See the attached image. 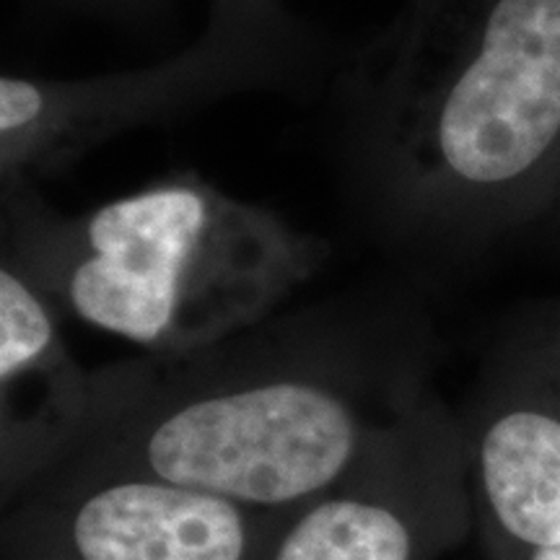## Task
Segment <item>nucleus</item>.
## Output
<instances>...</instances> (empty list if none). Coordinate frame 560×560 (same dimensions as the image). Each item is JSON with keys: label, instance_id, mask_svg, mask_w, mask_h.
<instances>
[{"label": "nucleus", "instance_id": "6e6552de", "mask_svg": "<svg viewBox=\"0 0 560 560\" xmlns=\"http://www.w3.org/2000/svg\"><path fill=\"white\" fill-rule=\"evenodd\" d=\"M503 350L560 389V304L520 327Z\"/></svg>", "mask_w": 560, "mask_h": 560}, {"label": "nucleus", "instance_id": "0eeeda50", "mask_svg": "<svg viewBox=\"0 0 560 560\" xmlns=\"http://www.w3.org/2000/svg\"><path fill=\"white\" fill-rule=\"evenodd\" d=\"M490 558L560 545V389L506 350L459 412Z\"/></svg>", "mask_w": 560, "mask_h": 560}, {"label": "nucleus", "instance_id": "7ed1b4c3", "mask_svg": "<svg viewBox=\"0 0 560 560\" xmlns=\"http://www.w3.org/2000/svg\"><path fill=\"white\" fill-rule=\"evenodd\" d=\"M285 50L242 32H213L190 52L159 66L89 79L5 73L0 79V179L34 185L128 130L260 89L301 83Z\"/></svg>", "mask_w": 560, "mask_h": 560}, {"label": "nucleus", "instance_id": "1a4fd4ad", "mask_svg": "<svg viewBox=\"0 0 560 560\" xmlns=\"http://www.w3.org/2000/svg\"><path fill=\"white\" fill-rule=\"evenodd\" d=\"M490 560H560V545L558 548H535V550H520L509 552V556H499Z\"/></svg>", "mask_w": 560, "mask_h": 560}, {"label": "nucleus", "instance_id": "39448f33", "mask_svg": "<svg viewBox=\"0 0 560 560\" xmlns=\"http://www.w3.org/2000/svg\"><path fill=\"white\" fill-rule=\"evenodd\" d=\"M285 516L151 478L39 486L3 509L0 560H265Z\"/></svg>", "mask_w": 560, "mask_h": 560}, {"label": "nucleus", "instance_id": "f03ea898", "mask_svg": "<svg viewBox=\"0 0 560 560\" xmlns=\"http://www.w3.org/2000/svg\"><path fill=\"white\" fill-rule=\"evenodd\" d=\"M317 236L195 174L81 215L3 190V260L58 312L179 359L262 325L325 262Z\"/></svg>", "mask_w": 560, "mask_h": 560}, {"label": "nucleus", "instance_id": "f257e3e1", "mask_svg": "<svg viewBox=\"0 0 560 560\" xmlns=\"http://www.w3.org/2000/svg\"><path fill=\"white\" fill-rule=\"evenodd\" d=\"M149 359L128 400L32 488L151 478L285 516L433 395L429 327L392 304L319 306Z\"/></svg>", "mask_w": 560, "mask_h": 560}, {"label": "nucleus", "instance_id": "20e7f679", "mask_svg": "<svg viewBox=\"0 0 560 560\" xmlns=\"http://www.w3.org/2000/svg\"><path fill=\"white\" fill-rule=\"evenodd\" d=\"M472 524L465 429L433 392L346 480L285 516L265 560H441Z\"/></svg>", "mask_w": 560, "mask_h": 560}, {"label": "nucleus", "instance_id": "423d86ee", "mask_svg": "<svg viewBox=\"0 0 560 560\" xmlns=\"http://www.w3.org/2000/svg\"><path fill=\"white\" fill-rule=\"evenodd\" d=\"M149 355L81 366L58 310L11 262L0 265V493L3 509L70 454L128 400Z\"/></svg>", "mask_w": 560, "mask_h": 560}]
</instances>
